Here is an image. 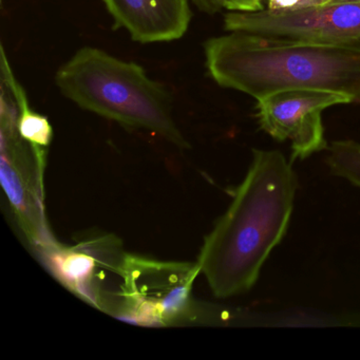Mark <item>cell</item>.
<instances>
[{
  "mask_svg": "<svg viewBox=\"0 0 360 360\" xmlns=\"http://www.w3.org/2000/svg\"><path fill=\"white\" fill-rule=\"evenodd\" d=\"M298 188L292 164L278 150L255 149L233 202L205 238L200 271L217 298L245 294L290 224Z\"/></svg>",
  "mask_w": 360,
  "mask_h": 360,
  "instance_id": "cell-1",
  "label": "cell"
},
{
  "mask_svg": "<svg viewBox=\"0 0 360 360\" xmlns=\"http://www.w3.org/2000/svg\"><path fill=\"white\" fill-rule=\"evenodd\" d=\"M113 20L140 44L170 43L182 39L191 25L189 0H102Z\"/></svg>",
  "mask_w": 360,
  "mask_h": 360,
  "instance_id": "cell-9",
  "label": "cell"
},
{
  "mask_svg": "<svg viewBox=\"0 0 360 360\" xmlns=\"http://www.w3.org/2000/svg\"><path fill=\"white\" fill-rule=\"evenodd\" d=\"M326 164L334 176L360 187V144L355 141H336L330 144Z\"/></svg>",
  "mask_w": 360,
  "mask_h": 360,
  "instance_id": "cell-10",
  "label": "cell"
},
{
  "mask_svg": "<svg viewBox=\"0 0 360 360\" xmlns=\"http://www.w3.org/2000/svg\"><path fill=\"white\" fill-rule=\"evenodd\" d=\"M44 252L58 280L101 309L105 295L102 275L106 269H120L126 256L120 250L119 242L109 236L73 248L58 244Z\"/></svg>",
  "mask_w": 360,
  "mask_h": 360,
  "instance_id": "cell-8",
  "label": "cell"
},
{
  "mask_svg": "<svg viewBox=\"0 0 360 360\" xmlns=\"http://www.w3.org/2000/svg\"><path fill=\"white\" fill-rule=\"evenodd\" d=\"M256 101L261 129L278 142L290 141L292 159L300 160L326 148L322 112L354 103L345 94L319 89L282 90Z\"/></svg>",
  "mask_w": 360,
  "mask_h": 360,
  "instance_id": "cell-7",
  "label": "cell"
},
{
  "mask_svg": "<svg viewBox=\"0 0 360 360\" xmlns=\"http://www.w3.org/2000/svg\"><path fill=\"white\" fill-rule=\"evenodd\" d=\"M191 1L195 4V7L200 11L210 14V15L218 13L223 9L220 0H191Z\"/></svg>",
  "mask_w": 360,
  "mask_h": 360,
  "instance_id": "cell-14",
  "label": "cell"
},
{
  "mask_svg": "<svg viewBox=\"0 0 360 360\" xmlns=\"http://www.w3.org/2000/svg\"><path fill=\"white\" fill-rule=\"evenodd\" d=\"M199 264L167 262L126 254L120 269V292L109 313L139 326H168L195 315L191 298Z\"/></svg>",
  "mask_w": 360,
  "mask_h": 360,
  "instance_id": "cell-5",
  "label": "cell"
},
{
  "mask_svg": "<svg viewBox=\"0 0 360 360\" xmlns=\"http://www.w3.org/2000/svg\"><path fill=\"white\" fill-rule=\"evenodd\" d=\"M328 3H360V0H328Z\"/></svg>",
  "mask_w": 360,
  "mask_h": 360,
  "instance_id": "cell-15",
  "label": "cell"
},
{
  "mask_svg": "<svg viewBox=\"0 0 360 360\" xmlns=\"http://www.w3.org/2000/svg\"><path fill=\"white\" fill-rule=\"evenodd\" d=\"M263 3H264L265 5V4H266V0H263Z\"/></svg>",
  "mask_w": 360,
  "mask_h": 360,
  "instance_id": "cell-16",
  "label": "cell"
},
{
  "mask_svg": "<svg viewBox=\"0 0 360 360\" xmlns=\"http://www.w3.org/2000/svg\"><path fill=\"white\" fill-rule=\"evenodd\" d=\"M54 79L60 94L84 110L147 130L180 148L189 146L174 121L172 94L136 63L86 46L58 68Z\"/></svg>",
  "mask_w": 360,
  "mask_h": 360,
  "instance_id": "cell-3",
  "label": "cell"
},
{
  "mask_svg": "<svg viewBox=\"0 0 360 360\" xmlns=\"http://www.w3.org/2000/svg\"><path fill=\"white\" fill-rule=\"evenodd\" d=\"M223 9L231 12H255L265 9L263 0H220Z\"/></svg>",
  "mask_w": 360,
  "mask_h": 360,
  "instance_id": "cell-13",
  "label": "cell"
},
{
  "mask_svg": "<svg viewBox=\"0 0 360 360\" xmlns=\"http://www.w3.org/2000/svg\"><path fill=\"white\" fill-rule=\"evenodd\" d=\"M328 0H266V9L278 11H292V10L304 9L326 5Z\"/></svg>",
  "mask_w": 360,
  "mask_h": 360,
  "instance_id": "cell-12",
  "label": "cell"
},
{
  "mask_svg": "<svg viewBox=\"0 0 360 360\" xmlns=\"http://www.w3.org/2000/svg\"><path fill=\"white\" fill-rule=\"evenodd\" d=\"M204 54L208 73L220 87L256 100L282 90L319 89L360 104V47L229 32L208 39Z\"/></svg>",
  "mask_w": 360,
  "mask_h": 360,
  "instance_id": "cell-2",
  "label": "cell"
},
{
  "mask_svg": "<svg viewBox=\"0 0 360 360\" xmlns=\"http://www.w3.org/2000/svg\"><path fill=\"white\" fill-rule=\"evenodd\" d=\"M224 29L284 41L360 47V3H328L292 11H229Z\"/></svg>",
  "mask_w": 360,
  "mask_h": 360,
  "instance_id": "cell-6",
  "label": "cell"
},
{
  "mask_svg": "<svg viewBox=\"0 0 360 360\" xmlns=\"http://www.w3.org/2000/svg\"><path fill=\"white\" fill-rule=\"evenodd\" d=\"M26 96L13 72L1 75L0 176L20 229L30 243L45 252L58 243L48 229L44 205L46 151L35 148L18 132L20 106Z\"/></svg>",
  "mask_w": 360,
  "mask_h": 360,
  "instance_id": "cell-4",
  "label": "cell"
},
{
  "mask_svg": "<svg viewBox=\"0 0 360 360\" xmlns=\"http://www.w3.org/2000/svg\"><path fill=\"white\" fill-rule=\"evenodd\" d=\"M18 126L20 136L35 148L46 151L51 144L53 129L49 120L30 108L27 96L20 106Z\"/></svg>",
  "mask_w": 360,
  "mask_h": 360,
  "instance_id": "cell-11",
  "label": "cell"
}]
</instances>
